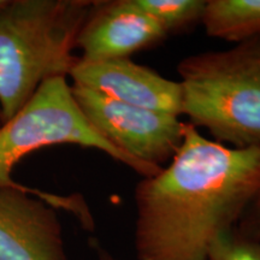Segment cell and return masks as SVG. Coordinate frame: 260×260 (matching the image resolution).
Returning a JSON list of instances; mask_svg holds the SVG:
<instances>
[{"mask_svg": "<svg viewBox=\"0 0 260 260\" xmlns=\"http://www.w3.org/2000/svg\"><path fill=\"white\" fill-rule=\"evenodd\" d=\"M90 0H8L0 9V122L45 81L67 76Z\"/></svg>", "mask_w": 260, "mask_h": 260, "instance_id": "obj_2", "label": "cell"}, {"mask_svg": "<svg viewBox=\"0 0 260 260\" xmlns=\"http://www.w3.org/2000/svg\"><path fill=\"white\" fill-rule=\"evenodd\" d=\"M77 105L109 144L135 160L162 168L183 142L187 122L180 116L128 105L71 84Z\"/></svg>", "mask_w": 260, "mask_h": 260, "instance_id": "obj_5", "label": "cell"}, {"mask_svg": "<svg viewBox=\"0 0 260 260\" xmlns=\"http://www.w3.org/2000/svg\"><path fill=\"white\" fill-rule=\"evenodd\" d=\"M6 2H8V0H0V9H2L3 6L6 4Z\"/></svg>", "mask_w": 260, "mask_h": 260, "instance_id": "obj_14", "label": "cell"}, {"mask_svg": "<svg viewBox=\"0 0 260 260\" xmlns=\"http://www.w3.org/2000/svg\"><path fill=\"white\" fill-rule=\"evenodd\" d=\"M201 24L211 38L234 44L260 37V0H206Z\"/></svg>", "mask_w": 260, "mask_h": 260, "instance_id": "obj_9", "label": "cell"}, {"mask_svg": "<svg viewBox=\"0 0 260 260\" xmlns=\"http://www.w3.org/2000/svg\"><path fill=\"white\" fill-rule=\"evenodd\" d=\"M167 38L135 0H95L90 3L75 48L81 51L82 60L118 59L157 46Z\"/></svg>", "mask_w": 260, "mask_h": 260, "instance_id": "obj_7", "label": "cell"}, {"mask_svg": "<svg viewBox=\"0 0 260 260\" xmlns=\"http://www.w3.org/2000/svg\"><path fill=\"white\" fill-rule=\"evenodd\" d=\"M74 86L116 102L152 111L182 115V88L151 68L130 58L87 61L80 59L68 75Z\"/></svg>", "mask_w": 260, "mask_h": 260, "instance_id": "obj_8", "label": "cell"}, {"mask_svg": "<svg viewBox=\"0 0 260 260\" xmlns=\"http://www.w3.org/2000/svg\"><path fill=\"white\" fill-rule=\"evenodd\" d=\"M58 207L92 222L79 198L27 186L0 187V260H68Z\"/></svg>", "mask_w": 260, "mask_h": 260, "instance_id": "obj_6", "label": "cell"}, {"mask_svg": "<svg viewBox=\"0 0 260 260\" xmlns=\"http://www.w3.org/2000/svg\"><path fill=\"white\" fill-rule=\"evenodd\" d=\"M168 35L190 31L201 23L206 0H135Z\"/></svg>", "mask_w": 260, "mask_h": 260, "instance_id": "obj_10", "label": "cell"}, {"mask_svg": "<svg viewBox=\"0 0 260 260\" xmlns=\"http://www.w3.org/2000/svg\"><path fill=\"white\" fill-rule=\"evenodd\" d=\"M56 145H76L103 152L142 178L161 168L122 153L89 124L75 100L67 76L52 77L39 87L28 103L0 125V187H21L12 171L32 152Z\"/></svg>", "mask_w": 260, "mask_h": 260, "instance_id": "obj_4", "label": "cell"}, {"mask_svg": "<svg viewBox=\"0 0 260 260\" xmlns=\"http://www.w3.org/2000/svg\"><path fill=\"white\" fill-rule=\"evenodd\" d=\"M177 73L189 124L209 130L222 145L260 147V37L190 54Z\"/></svg>", "mask_w": 260, "mask_h": 260, "instance_id": "obj_3", "label": "cell"}, {"mask_svg": "<svg viewBox=\"0 0 260 260\" xmlns=\"http://www.w3.org/2000/svg\"><path fill=\"white\" fill-rule=\"evenodd\" d=\"M236 229L242 235L260 242V193L245 211Z\"/></svg>", "mask_w": 260, "mask_h": 260, "instance_id": "obj_12", "label": "cell"}, {"mask_svg": "<svg viewBox=\"0 0 260 260\" xmlns=\"http://www.w3.org/2000/svg\"><path fill=\"white\" fill-rule=\"evenodd\" d=\"M207 260H260V242L242 235L235 226L214 240Z\"/></svg>", "mask_w": 260, "mask_h": 260, "instance_id": "obj_11", "label": "cell"}, {"mask_svg": "<svg viewBox=\"0 0 260 260\" xmlns=\"http://www.w3.org/2000/svg\"><path fill=\"white\" fill-rule=\"evenodd\" d=\"M259 193L260 147L222 145L187 122L167 167L136 184V259L207 260Z\"/></svg>", "mask_w": 260, "mask_h": 260, "instance_id": "obj_1", "label": "cell"}, {"mask_svg": "<svg viewBox=\"0 0 260 260\" xmlns=\"http://www.w3.org/2000/svg\"><path fill=\"white\" fill-rule=\"evenodd\" d=\"M98 260H118L105 249H98Z\"/></svg>", "mask_w": 260, "mask_h": 260, "instance_id": "obj_13", "label": "cell"}]
</instances>
